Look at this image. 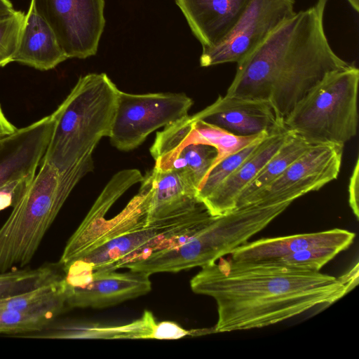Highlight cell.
<instances>
[{
  "label": "cell",
  "mask_w": 359,
  "mask_h": 359,
  "mask_svg": "<svg viewBox=\"0 0 359 359\" xmlns=\"http://www.w3.org/2000/svg\"><path fill=\"white\" fill-rule=\"evenodd\" d=\"M15 11L9 0H0V20L10 16Z\"/></svg>",
  "instance_id": "32"
},
{
  "label": "cell",
  "mask_w": 359,
  "mask_h": 359,
  "mask_svg": "<svg viewBox=\"0 0 359 359\" xmlns=\"http://www.w3.org/2000/svg\"><path fill=\"white\" fill-rule=\"evenodd\" d=\"M64 310L57 308H43L28 311L0 309V334L26 335L40 332Z\"/></svg>",
  "instance_id": "24"
},
{
  "label": "cell",
  "mask_w": 359,
  "mask_h": 359,
  "mask_svg": "<svg viewBox=\"0 0 359 359\" xmlns=\"http://www.w3.org/2000/svg\"><path fill=\"white\" fill-rule=\"evenodd\" d=\"M250 0H175L202 45L211 48L231 31Z\"/></svg>",
  "instance_id": "19"
},
{
  "label": "cell",
  "mask_w": 359,
  "mask_h": 359,
  "mask_svg": "<svg viewBox=\"0 0 359 359\" xmlns=\"http://www.w3.org/2000/svg\"><path fill=\"white\" fill-rule=\"evenodd\" d=\"M217 156V149L212 146L190 143L156 158L154 165L174 170L198 191Z\"/></svg>",
  "instance_id": "22"
},
{
  "label": "cell",
  "mask_w": 359,
  "mask_h": 359,
  "mask_svg": "<svg viewBox=\"0 0 359 359\" xmlns=\"http://www.w3.org/2000/svg\"><path fill=\"white\" fill-rule=\"evenodd\" d=\"M34 338L45 339H140L159 338V322L154 314L145 310L141 318L121 325H102L91 324L50 325L40 332L31 335Z\"/></svg>",
  "instance_id": "21"
},
{
  "label": "cell",
  "mask_w": 359,
  "mask_h": 359,
  "mask_svg": "<svg viewBox=\"0 0 359 359\" xmlns=\"http://www.w3.org/2000/svg\"><path fill=\"white\" fill-rule=\"evenodd\" d=\"M17 129L6 118L0 104V139L15 133Z\"/></svg>",
  "instance_id": "31"
},
{
  "label": "cell",
  "mask_w": 359,
  "mask_h": 359,
  "mask_svg": "<svg viewBox=\"0 0 359 359\" xmlns=\"http://www.w3.org/2000/svg\"><path fill=\"white\" fill-rule=\"evenodd\" d=\"M266 137L254 141L238 151L223 158L213 166L197 191V198L199 201L202 203L224 180L257 149L262 140Z\"/></svg>",
  "instance_id": "26"
},
{
  "label": "cell",
  "mask_w": 359,
  "mask_h": 359,
  "mask_svg": "<svg viewBox=\"0 0 359 359\" xmlns=\"http://www.w3.org/2000/svg\"><path fill=\"white\" fill-rule=\"evenodd\" d=\"M341 252L337 248L316 247L267 261L295 269L320 271L323 266Z\"/></svg>",
  "instance_id": "27"
},
{
  "label": "cell",
  "mask_w": 359,
  "mask_h": 359,
  "mask_svg": "<svg viewBox=\"0 0 359 359\" xmlns=\"http://www.w3.org/2000/svg\"><path fill=\"white\" fill-rule=\"evenodd\" d=\"M212 215L204 205L178 217L155 222L114 238L75 261L83 270H117L152 252L181 243Z\"/></svg>",
  "instance_id": "7"
},
{
  "label": "cell",
  "mask_w": 359,
  "mask_h": 359,
  "mask_svg": "<svg viewBox=\"0 0 359 359\" xmlns=\"http://www.w3.org/2000/svg\"><path fill=\"white\" fill-rule=\"evenodd\" d=\"M63 276L48 265L32 269H13L0 273V299L34 290Z\"/></svg>",
  "instance_id": "25"
},
{
  "label": "cell",
  "mask_w": 359,
  "mask_h": 359,
  "mask_svg": "<svg viewBox=\"0 0 359 359\" xmlns=\"http://www.w3.org/2000/svg\"><path fill=\"white\" fill-rule=\"evenodd\" d=\"M144 176L137 169L116 172L106 184L88 214L69 238L60 257L62 266L81 259L96 248L104 235L109 219L106 215L116 201Z\"/></svg>",
  "instance_id": "14"
},
{
  "label": "cell",
  "mask_w": 359,
  "mask_h": 359,
  "mask_svg": "<svg viewBox=\"0 0 359 359\" xmlns=\"http://www.w3.org/2000/svg\"><path fill=\"white\" fill-rule=\"evenodd\" d=\"M359 159L357 158L355 166L350 177L349 183L348 186V203L349 205L355 215V217L358 219L359 217Z\"/></svg>",
  "instance_id": "30"
},
{
  "label": "cell",
  "mask_w": 359,
  "mask_h": 359,
  "mask_svg": "<svg viewBox=\"0 0 359 359\" xmlns=\"http://www.w3.org/2000/svg\"><path fill=\"white\" fill-rule=\"evenodd\" d=\"M68 58L95 55L105 26L104 0H31Z\"/></svg>",
  "instance_id": "9"
},
{
  "label": "cell",
  "mask_w": 359,
  "mask_h": 359,
  "mask_svg": "<svg viewBox=\"0 0 359 359\" xmlns=\"http://www.w3.org/2000/svg\"><path fill=\"white\" fill-rule=\"evenodd\" d=\"M36 173H32L0 186V211L13 206L32 182Z\"/></svg>",
  "instance_id": "29"
},
{
  "label": "cell",
  "mask_w": 359,
  "mask_h": 359,
  "mask_svg": "<svg viewBox=\"0 0 359 359\" xmlns=\"http://www.w3.org/2000/svg\"><path fill=\"white\" fill-rule=\"evenodd\" d=\"M54 124L50 114L0 139V186L36 173Z\"/></svg>",
  "instance_id": "15"
},
{
  "label": "cell",
  "mask_w": 359,
  "mask_h": 359,
  "mask_svg": "<svg viewBox=\"0 0 359 359\" xmlns=\"http://www.w3.org/2000/svg\"><path fill=\"white\" fill-rule=\"evenodd\" d=\"M193 103L183 93L133 94L119 90L110 142L118 150H133L154 130L189 115Z\"/></svg>",
  "instance_id": "8"
},
{
  "label": "cell",
  "mask_w": 359,
  "mask_h": 359,
  "mask_svg": "<svg viewBox=\"0 0 359 359\" xmlns=\"http://www.w3.org/2000/svg\"><path fill=\"white\" fill-rule=\"evenodd\" d=\"M71 192L58 170L41 160L39 172L0 227V273L30 262Z\"/></svg>",
  "instance_id": "5"
},
{
  "label": "cell",
  "mask_w": 359,
  "mask_h": 359,
  "mask_svg": "<svg viewBox=\"0 0 359 359\" xmlns=\"http://www.w3.org/2000/svg\"><path fill=\"white\" fill-rule=\"evenodd\" d=\"M312 145L292 133L243 191L237 202L236 208L242 207L248 198L264 189L278 177L291 163Z\"/></svg>",
  "instance_id": "23"
},
{
  "label": "cell",
  "mask_w": 359,
  "mask_h": 359,
  "mask_svg": "<svg viewBox=\"0 0 359 359\" xmlns=\"http://www.w3.org/2000/svg\"><path fill=\"white\" fill-rule=\"evenodd\" d=\"M140 183L149 196L147 224L190 213L203 205L196 189L174 170L154 165Z\"/></svg>",
  "instance_id": "16"
},
{
  "label": "cell",
  "mask_w": 359,
  "mask_h": 359,
  "mask_svg": "<svg viewBox=\"0 0 359 359\" xmlns=\"http://www.w3.org/2000/svg\"><path fill=\"white\" fill-rule=\"evenodd\" d=\"M191 117L241 136L271 135L286 128L267 102L226 95Z\"/></svg>",
  "instance_id": "13"
},
{
  "label": "cell",
  "mask_w": 359,
  "mask_h": 359,
  "mask_svg": "<svg viewBox=\"0 0 359 359\" xmlns=\"http://www.w3.org/2000/svg\"><path fill=\"white\" fill-rule=\"evenodd\" d=\"M73 268V267H72ZM87 280H67L66 304L69 309H104L149 293L151 283L148 274L129 270L86 271Z\"/></svg>",
  "instance_id": "12"
},
{
  "label": "cell",
  "mask_w": 359,
  "mask_h": 359,
  "mask_svg": "<svg viewBox=\"0 0 359 359\" xmlns=\"http://www.w3.org/2000/svg\"><path fill=\"white\" fill-rule=\"evenodd\" d=\"M118 90L105 73L81 76L51 114L55 124L42 160L76 182L91 172L95 148L110 135Z\"/></svg>",
  "instance_id": "3"
},
{
  "label": "cell",
  "mask_w": 359,
  "mask_h": 359,
  "mask_svg": "<svg viewBox=\"0 0 359 359\" xmlns=\"http://www.w3.org/2000/svg\"><path fill=\"white\" fill-rule=\"evenodd\" d=\"M327 1L295 13L237 63L226 95L267 102L283 123L323 78L349 67L334 52L325 32Z\"/></svg>",
  "instance_id": "2"
},
{
  "label": "cell",
  "mask_w": 359,
  "mask_h": 359,
  "mask_svg": "<svg viewBox=\"0 0 359 359\" xmlns=\"http://www.w3.org/2000/svg\"><path fill=\"white\" fill-rule=\"evenodd\" d=\"M67 59L54 33L30 4L13 62L46 71Z\"/></svg>",
  "instance_id": "20"
},
{
  "label": "cell",
  "mask_w": 359,
  "mask_h": 359,
  "mask_svg": "<svg viewBox=\"0 0 359 359\" xmlns=\"http://www.w3.org/2000/svg\"><path fill=\"white\" fill-rule=\"evenodd\" d=\"M343 150L342 145L313 144L278 177L248 198L243 206L292 203L309 192L320 189L337 178L341 169Z\"/></svg>",
  "instance_id": "11"
},
{
  "label": "cell",
  "mask_w": 359,
  "mask_h": 359,
  "mask_svg": "<svg viewBox=\"0 0 359 359\" xmlns=\"http://www.w3.org/2000/svg\"><path fill=\"white\" fill-rule=\"evenodd\" d=\"M356 285L346 274L336 278L269 261L243 262L220 258L201 267L191 290L215 299V332L261 328L331 304Z\"/></svg>",
  "instance_id": "1"
},
{
  "label": "cell",
  "mask_w": 359,
  "mask_h": 359,
  "mask_svg": "<svg viewBox=\"0 0 359 359\" xmlns=\"http://www.w3.org/2000/svg\"><path fill=\"white\" fill-rule=\"evenodd\" d=\"M355 233L332 229L315 233L264 238L246 242L234 249L231 259L236 262H262L281 258L294 252L316 247H332L344 251L349 248Z\"/></svg>",
  "instance_id": "17"
},
{
  "label": "cell",
  "mask_w": 359,
  "mask_h": 359,
  "mask_svg": "<svg viewBox=\"0 0 359 359\" xmlns=\"http://www.w3.org/2000/svg\"><path fill=\"white\" fill-rule=\"evenodd\" d=\"M353 9L359 12V0H346Z\"/></svg>",
  "instance_id": "33"
},
{
  "label": "cell",
  "mask_w": 359,
  "mask_h": 359,
  "mask_svg": "<svg viewBox=\"0 0 359 359\" xmlns=\"http://www.w3.org/2000/svg\"><path fill=\"white\" fill-rule=\"evenodd\" d=\"M25 18L22 11H15L10 16L0 20V67L13 62Z\"/></svg>",
  "instance_id": "28"
},
{
  "label": "cell",
  "mask_w": 359,
  "mask_h": 359,
  "mask_svg": "<svg viewBox=\"0 0 359 359\" xmlns=\"http://www.w3.org/2000/svg\"><path fill=\"white\" fill-rule=\"evenodd\" d=\"M294 4L295 0H250L229 34L216 46L203 48L201 66L238 63L296 13Z\"/></svg>",
  "instance_id": "10"
},
{
  "label": "cell",
  "mask_w": 359,
  "mask_h": 359,
  "mask_svg": "<svg viewBox=\"0 0 359 359\" xmlns=\"http://www.w3.org/2000/svg\"><path fill=\"white\" fill-rule=\"evenodd\" d=\"M358 83L352 64L330 73L294 107L285 127L311 144L344 146L357 134Z\"/></svg>",
  "instance_id": "6"
},
{
  "label": "cell",
  "mask_w": 359,
  "mask_h": 359,
  "mask_svg": "<svg viewBox=\"0 0 359 359\" xmlns=\"http://www.w3.org/2000/svg\"><path fill=\"white\" fill-rule=\"evenodd\" d=\"M291 202L250 204L212 216L197 231L170 245L126 264L123 268L151 276L177 273L216 262L245 243L283 212Z\"/></svg>",
  "instance_id": "4"
},
{
  "label": "cell",
  "mask_w": 359,
  "mask_h": 359,
  "mask_svg": "<svg viewBox=\"0 0 359 359\" xmlns=\"http://www.w3.org/2000/svg\"><path fill=\"white\" fill-rule=\"evenodd\" d=\"M292 134L285 128L264 137L257 149L202 202L208 212L218 216L236 209L243 191Z\"/></svg>",
  "instance_id": "18"
}]
</instances>
